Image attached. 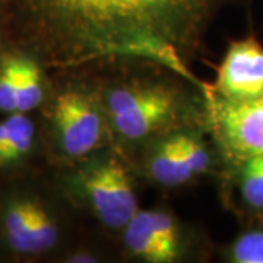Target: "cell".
<instances>
[{
    "mask_svg": "<svg viewBox=\"0 0 263 263\" xmlns=\"http://www.w3.org/2000/svg\"><path fill=\"white\" fill-rule=\"evenodd\" d=\"M218 0H22L32 28L66 63L110 56L160 60L186 75L181 51Z\"/></svg>",
    "mask_w": 263,
    "mask_h": 263,
    "instance_id": "cell-1",
    "label": "cell"
},
{
    "mask_svg": "<svg viewBox=\"0 0 263 263\" xmlns=\"http://www.w3.org/2000/svg\"><path fill=\"white\" fill-rule=\"evenodd\" d=\"M53 129L60 149L81 158L100 146L103 122L97 104L81 89H66L53 104Z\"/></svg>",
    "mask_w": 263,
    "mask_h": 263,
    "instance_id": "cell-2",
    "label": "cell"
},
{
    "mask_svg": "<svg viewBox=\"0 0 263 263\" xmlns=\"http://www.w3.org/2000/svg\"><path fill=\"white\" fill-rule=\"evenodd\" d=\"M84 190L97 216L110 228H122L138 212L130 176L117 158H108L84 174Z\"/></svg>",
    "mask_w": 263,
    "mask_h": 263,
    "instance_id": "cell-3",
    "label": "cell"
},
{
    "mask_svg": "<svg viewBox=\"0 0 263 263\" xmlns=\"http://www.w3.org/2000/svg\"><path fill=\"white\" fill-rule=\"evenodd\" d=\"M211 116L216 139L231 164L263 154V97L247 103H230L216 97Z\"/></svg>",
    "mask_w": 263,
    "mask_h": 263,
    "instance_id": "cell-4",
    "label": "cell"
},
{
    "mask_svg": "<svg viewBox=\"0 0 263 263\" xmlns=\"http://www.w3.org/2000/svg\"><path fill=\"white\" fill-rule=\"evenodd\" d=\"M216 97L247 103L263 97V44L256 37L230 44L215 81Z\"/></svg>",
    "mask_w": 263,
    "mask_h": 263,
    "instance_id": "cell-5",
    "label": "cell"
},
{
    "mask_svg": "<svg viewBox=\"0 0 263 263\" xmlns=\"http://www.w3.org/2000/svg\"><path fill=\"white\" fill-rule=\"evenodd\" d=\"M179 110L177 94L164 85H155L152 94L127 111L110 116L114 129L123 138L138 141L152 135L176 119Z\"/></svg>",
    "mask_w": 263,
    "mask_h": 263,
    "instance_id": "cell-6",
    "label": "cell"
},
{
    "mask_svg": "<svg viewBox=\"0 0 263 263\" xmlns=\"http://www.w3.org/2000/svg\"><path fill=\"white\" fill-rule=\"evenodd\" d=\"M46 211L38 200L31 197H15L8 202L2 227L12 252L24 256L40 254V233Z\"/></svg>",
    "mask_w": 263,
    "mask_h": 263,
    "instance_id": "cell-7",
    "label": "cell"
},
{
    "mask_svg": "<svg viewBox=\"0 0 263 263\" xmlns=\"http://www.w3.org/2000/svg\"><path fill=\"white\" fill-rule=\"evenodd\" d=\"M35 126L28 113L8 114L0 122V168L18 165L29 155L34 145Z\"/></svg>",
    "mask_w": 263,
    "mask_h": 263,
    "instance_id": "cell-8",
    "label": "cell"
},
{
    "mask_svg": "<svg viewBox=\"0 0 263 263\" xmlns=\"http://www.w3.org/2000/svg\"><path fill=\"white\" fill-rule=\"evenodd\" d=\"M124 241L132 253L151 263H171L177 256L158 240L151 226L149 211L136 212L126 224Z\"/></svg>",
    "mask_w": 263,
    "mask_h": 263,
    "instance_id": "cell-9",
    "label": "cell"
},
{
    "mask_svg": "<svg viewBox=\"0 0 263 263\" xmlns=\"http://www.w3.org/2000/svg\"><path fill=\"white\" fill-rule=\"evenodd\" d=\"M152 177L164 186H179L193 177L180 148L179 136L164 141L149 162Z\"/></svg>",
    "mask_w": 263,
    "mask_h": 263,
    "instance_id": "cell-10",
    "label": "cell"
},
{
    "mask_svg": "<svg viewBox=\"0 0 263 263\" xmlns=\"http://www.w3.org/2000/svg\"><path fill=\"white\" fill-rule=\"evenodd\" d=\"M235 167L243 206L254 215H263V154L246 157Z\"/></svg>",
    "mask_w": 263,
    "mask_h": 263,
    "instance_id": "cell-11",
    "label": "cell"
},
{
    "mask_svg": "<svg viewBox=\"0 0 263 263\" xmlns=\"http://www.w3.org/2000/svg\"><path fill=\"white\" fill-rule=\"evenodd\" d=\"M43 73L38 63L28 56L18 57V88L16 111L31 113L43 101Z\"/></svg>",
    "mask_w": 263,
    "mask_h": 263,
    "instance_id": "cell-12",
    "label": "cell"
},
{
    "mask_svg": "<svg viewBox=\"0 0 263 263\" xmlns=\"http://www.w3.org/2000/svg\"><path fill=\"white\" fill-rule=\"evenodd\" d=\"M224 256L233 263H263V226L240 233L227 246Z\"/></svg>",
    "mask_w": 263,
    "mask_h": 263,
    "instance_id": "cell-13",
    "label": "cell"
},
{
    "mask_svg": "<svg viewBox=\"0 0 263 263\" xmlns=\"http://www.w3.org/2000/svg\"><path fill=\"white\" fill-rule=\"evenodd\" d=\"M19 54H6L0 60V111H16V88H18Z\"/></svg>",
    "mask_w": 263,
    "mask_h": 263,
    "instance_id": "cell-14",
    "label": "cell"
},
{
    "mask_svg": "<svg viewBox=\"0 0 263 263\" xmlns=\"http://www.w3.org/2000/svg\"><path fill=\"white\" fill-rule=\"evenodd\" d=\"M180 148L184 155V161L192 171V174H202L209 168L211 165V157L203 142L197 141L193 136L187 135H179Z\"/></svg>",
    "mask_w": 263,
    "mask_h": 263,
    "instance_id": "cell-15",
    "label": "cell"
},
{
    "mask_svg": "<svg viewBox=\"0 0 263 263\" xmlns=\"http://www.w3.org/2000/svg\"><path fill=\"white\" fill-rule=\"evenodd\" d=\"M149 219L152 230L158 240L171 253L179 257V230L171 215L162 211H149Z\"/></svg>",
    "mask_w": 263,
    "mask_h": 263,
    "instance_id": "cell-16",
    "label": "cell"
},
{
    "mask_svg": "<svg viewBox=\"0 0 263 263\" xmlns=\"http://www.w3.org/2000/svg\"><path fill=\"white\" fill-rule=\"evenodd\" d=\"M94 256H91V254H85V253H78L75 256H72L70 259H69V262H94Z\"/></svg>",
    "mask_w": 263,
    "mask_h": 263,
    "instance_id": "cell-17",
    "label": "cell"
}]
</instances>
